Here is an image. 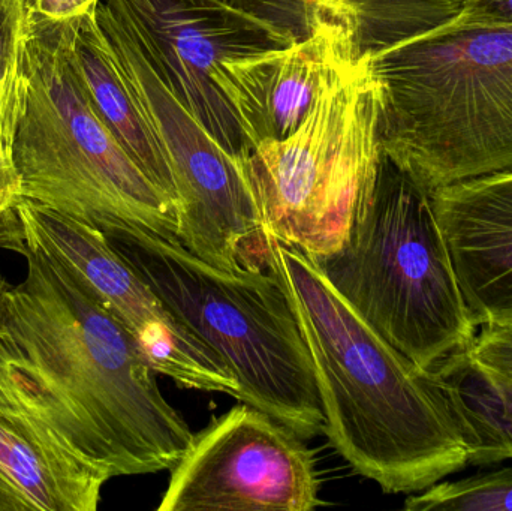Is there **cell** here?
<instances>
[{"label": "cell", "instance_id": "6da1fadb", "mask_svg": "<svg viewBox=\"0 0 512 511\" xmlns=\"http://www.w3.org/2000/svg\"><path fill=\"white\" fill-rule=\"evenodd\" d=\"M14 252L27 272L0 297V401L113 477L171 470L194 434L131 333L44 252Z\"/></svg>", "mask_w": 512, "mask_h": 511}, {"label": "cell", "instance_id": "7a4b0ae2", "mask_svg": "<svg viewBox=\"0 0 512 511\" xmlns=\"http://www.w3.org/2000/svg\"><path fill=\"white\" fill-rule=\"evenodd\" d=\"M270 246L268 270L309 351L330 446L384 494H418L466 470L462 425L435 372L367 326L312 257L273 236Z\"/></svg>", "mask_w": 512, "mask_h": 511}, {"label": "cell", "instance_id": "3957f363", "mask_svg": "<svg viewBox=\"0 0 512 511\" xmlns=\"http://www.w3.org/2000/svg\"><path fill=\"white\" fill-rule=\"evenodd\" d=\"M354 47L379 84L382 150L420 188L512 171V26Z\"/></svg>", "mask_w": 512, "mask_h": 511}, {"label": "cell", "instance_id": "277c9868", "mask_svg": "<svg viewBox=\"0 0 512 511\" xmlns=\"http://www.w3.org/2000/svg\"><path fill=\"white\" fill-rule=\"evenodd\" d=\"M2 140L24 200L102 234L131 227L179 239L176 206L90 105L72 65L68 21L24 14Z\"/></svg>", "mask_w": 512, "mask_h": 511}, {"label": "cell", "instance_id": "5b68a950", "mask_svg": "<svg viewBox=\"0 0 512 511\" xmlns=\"http://www.w3.org/2000/svg\"><path fill=\"white\" fill-rule=\"evenodd\" d=\"M313 260L352 311L421 369L435 371L477 335L432 197L385 153L345 245Z\"/></svg>", "mask_w": 512, "mask_h": 511}, {"label": "cell", "instance_id": "8992f818", "mask_svg": "<svg viewBox=\"0 0 512 511\" xmlns=\"http://www.w3.org/2000/svg\"><path fill=\"white\" fill-rule=\"evenodd\" d=\"M104 236L224 360L239 383V402L264 411L303 440L322 434L324 416L309 351L273 272H224L179 239L141 228H117Z\"/></svg>", "mask_w": 512, "mask_h": 511}, {"label": "cell", "instance_id": "52a82bcc", "mask_svg": "<svg viewBox=\"0 0 512 511\" xmlns=\"http://www.w3.org/2000/svg\"><path fill=\"white\" fill-rule=\"evenodd\" d=\"M382 153L379 84L357 56L327 81L291 135L249 153L246 167L268 233L312 258L339 251Z\"/></svg>", "mask_w": 512, "mask_h": 511}, {"label": "cell", "instance_id": "ba28073f", "mask_svg": "<svg viewBox=\"0 0 512 511\" xmlns=\"http://www.w3.org/2000/svg\"><path fill=\"white\" fill-rule=\"evenodd\" d=\"M95 21L126 89L162 144L174 174L179 240L216 269L267 270L271 234L246 159L228 153L167 86L128 26L99 0Z\"/></svg>", "mask_w": 512, "mask_h": 511}, {"label": "cell", "instance_id": "9c48e42d", "mask_svg": "<svg viewBox=\"0 0 512 511\" xmlns=\"http://www.w3.org/2000/svg\"><path fill=\"white\" fill-rule=\"evenodd\" d=\"M32 246L63 267L131 333L158 374L185 389L236 395L224 360L186 327L152 285L90 225L21 198L3 215L0 249Z\"/></svg>", "mask_w": 512, "mask_h": 511}, {"label": "cell", "instance_id": "30bf717a", "mask_svg": "<svg viewBox=\"0 0 512 511\" xmlns=\"http://www.w3.org/2000/svg\"><path fill=\"white\" fill-rule=\"evenodd\" d=\"M319 488L303 438L242 402L194 434L156 510L309 511Z\"/></svg>", "mask_w": 512, "mask_h": 511}, {"label": "cell", "instance_id": "8fae6325", "mask_svg": "<svg viewBox=\"0 0 512 511\" xmlns=\"http://www.w3.org/2000/svg\"><path fill=\"white\" fill-rule=\"evenodd\" d=\"M134 33L167 86L213 140L246 159L233 108L216 84L222 63L288 45L267 24L225 0H102Z\"/></svg>", "mask_w": 512, "mask_h": 511}, {"label": "cell", "instance_id": "7c38bea8", "mask_svg": "<svg viewBox=\"0 0 512 511\" xmlns=\"http://www.w3.org/2000/svg\"><path fill=\"white\" fill-rule=\"evenodd\" d=\"M354 60L343 5L307 38L225 60L215 81L252 150L291 135L327 81Z\"/></svg>", "mask_w": 512, "mask_h": 511}, {"label": "cell", "instance_id": "4fadbf2b", "mask_svg": "<svg viewBox=\"0 0 512 511\" xmlns=\"http://www.w3.org/2000/svg\"><path fill=\"white\" fill-rule=\"evenodd\" d=\"M475 326L512 321V171L430 194Z\"/></svg>", "mask_w": 512, "mask_h": 511}, {"label": "cell", "instance_id": "5bb4252c", "mask_svg": "<svg viewBox=\"0 0 512 511\" xmlns=\"http://www.w3.org/2000/svg\"><path fill=\"white\" fill-rule=\"evenodd\" d=\"M110 479L38 417L0 401V511H96Z\"/></svg>", "mask_w": 512, "mask_h": 511}, {"label": "cell", "instance_id": "9a60e30c", "mask_svg": "<svg viewBox=\"0 0 512 511\" xmlns=\"http://www.w3.org/2000/svg\"><path fill=\"white\" fill-rule=\"evenodd\" d=\"M95 9L83 18L68 21L72 65L96 116L177 210L176 182L170 162L105 48Z\"/></svg>", "mask_w": 512, "mask_h": 511}, {"label": "cell", "instance_id": "2e32d148", "mask_svg": "<svg viewBox=\"0 0 512 511\" xmlns=\"http://www.w3.org/2000/svg\"><path fill=\"white\" fill-rule=\"evenodd\" d=\"M468 444L469 467L512 461V384L463 350L435 369Z\"/></svg>", "mask_w": 512, "mask_h": 511}, {"label": "cell", "instance_id": "e0dca14e", "mask_svg": "<svg viewBox=\"0 0 512 511\" xmlns=\"http://www.w3.org/2000/svg\"><path fill=\"white\" fill-rule=\"evenodd\" d=\"M408 511H512V467L445 480L406 497Z\"/></svg>", "mask_w": 512, "mask_h": 511}, {"label": "cell", "instance_id": "ac0fdd59", "mask_svg": "<svg viewBox=\"0 0 512 511\" xmlns=\"http://www.w3.org/2000/svg\"><path fill=\"white\" fill-rule=\"evenodd\" d=\"M346 0H230L237 8L267 24L286 42L312 35L319 24L340 11Z\"/></svg>", "mask_w": 512, "mask_h": 511}, {"label": "cell", "instance_id": "d6986e66", "mask_svg": "<svg viewBox=\"0 0 512 511\" xmlns=\"http://www.w3.org/2000/svg\"><path fill=\"white\" fill-rule=\"evenodd\" d=\"M24 2L26 0H0V126L14 83Z\"/></svg>", "mask_w": 512, "mask_h": 511}, {"label": "cell", "instance_id": "ffe728a7", "mask_svg": "<svg viewBox=\"0 0 512 511\" xmlns=\"http://www.w3.org/2000/svg\"><path fill=\"white\" fill-rule=\"evenodd\" d=\"M469 356L512 384V321L478 327Z\"/></svg>", "mask_w": 512, "mask_h": 511}, {"label": "cell", "instance_id": "44dd1931", "mask_svg": "<svg viewBox=\"0 0 512 511\" xmlns=\"http://www.w3.org/2000/svg\"><path fill=\"white\" fill-rule=\"evenodd\" d=\"M466 24L512 26V0H463L462 9L448 26Z\"/></svg>", "mask_w": 512, "mask_h": 511}, {"label": "cell", "instance_id": "7402d4cb", "mask_svg": "<svg viewBox=\"0 0 512 511\" xmlns=\"http://www.w3.org/2000/svg\"><path fill=\"white\" fill-rule=\"evenodd\" d=\"M99 0H26L24 14L32 20L72 21L83 18Z\"/></svg>", "mask_w": 512, "mask_h": 511}, {"label": "cell", "instance_id": "603a6c76", "mask_svg": "<svg viewBox=\"0 0 512 511\" xmlns=\"http://www.w3.org/2000/svg\"><path fill=\"white\" fill-rule=\"evenodd\" d=\"M20 200V182L5 147L0 143V215L11 210Z\"/></svg>", "mask_w": 512, "mask_h": 511}, {"label": "cell", "instance_id": "cb8c5ba5", "mask_svg": "<svg viewBox=\"0 0 512 511\" xmlns=\"http://www.w3.org/2000/svg\"><path fill=\"white\" fill-rule=\"evenodd\" d=\"M2 225H3V213L0 215V233H2ZM9 287L8 282H6V279L3 278L2 273H0V297H2V294L5 293L6 288Z\"/></svg>", "mask_w": 512, "mask_h": 511}, {"label": "cell", "instance_id": "d4e9b609", "mask_svg": "<svg viewBox=\"0 0 512 511\" xmlns=\"http://www.w3.org/2000/svg\"><path fill=\"white\" fill-rule=\"evenodd\" d=\"M0 143L3 144V141H2V126H0ZM5 147V146H3Z\"/></svg>", "mask_w": 512, "mask_h": 511}, {"label": "cell", "instance_id": "484cf974", "mask_svg": "<svg viewBox=\"0 0 512 511\" xmlns=\"http://www.w3.org/2000/svg\"><path fill=\"white\" fill-rule=\"evenodd\" d=\"M225 2H230V0H225Z\"/></svg>", "mask_w": 512, "mask_h": 511}]
</instances>
